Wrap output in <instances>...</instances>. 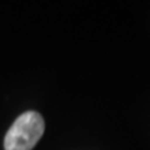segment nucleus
I'll return each instance as SVG.
<instances>
[{
  "instance_id": "obj_1",
  "label": "nucleus",
  "mask_w": 150,
  "mask_h": 150,
  "mask_svg": "<svg viewBox=\"0 0 150 150\" xmlns=\"http://www.w3.org/2000/svg\"><path fill=\"white\" fill-rule=\"evenodd\" d=\"M44 119L36 111H26L14 121L4 139L5 150H31L43 137Z\"/></svg>"
}]
</instances>
